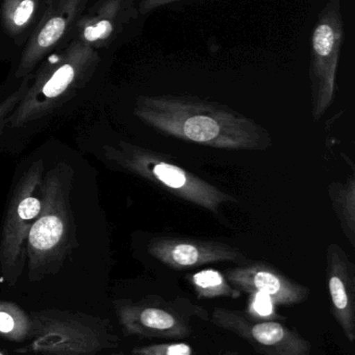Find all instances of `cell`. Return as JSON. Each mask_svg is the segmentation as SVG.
Returning a JSON list of instances; mask_svg holds the SVG:
<instances>
[{
	"mask_svg": "<svg viewBox=\"0 0 355 355\" xmlns=\"http://www.w3.org/2000/svg\"><path fill=\"white\" fill-rule=\"evenodd\" d=\"M133 114L154 130L197 145L231 151H263L268 131L241 112L195 96H140Z\"/></svg>",
	"mask_w": 355,
	"mask_h": 355,
	"instance_id": "1",
	"label": "cell"
},
{
	"mask_svg": "<svg viewBox=\"0 0 355 355\" xmlns=\"http://www.w3.org/2000/svg\"><path fill=\"white\" fill-rule=\"evenodd\" d=\"M74 171L65 162L48 171L42 183V207L27 238L26 258L31 281L53 275L74 245L70 208Z\"/></svg>",
	"mask_w": 355,
	"mask_h": 355,
	"instance_id": "2",
	"label": "cell"
},
{
	"mask_svg": "<svg viewBox=\"0 0 355 355\" xmlns=\"http://www.w3.org/2000/svg\"><path fill=\"white\" fill-rule=\"evenodd\" d=\"M98 62L96 49L79 40L73 41L60 56L42 67L8 124L20 128L52 114L87 85Z\"/></svg>",
	"mask_w": 355,
	"mask_h": 355,
	"instance_id": "3",
	"label": "cell"
},
{
	"mask_svg": "<svg viewBox=\"0 0 355 355\" xmlns=\"http://www.w3.org/2000/svg\"><path fill=\"white\" fill-rule=\"evenodd\" d=\"M31 342L16 350L20 354L98 355L117 347L118 336L110 321L73 311L31 313Z\"/></svg>",
	"mask_w": 355,
	"mask_h": 355,
	"instance_id": "4",
	"label": "cell"
},
{
	"mask_svg": "<svg viewBox=\"0 0 355 355\" xmlns=\"http://www.w3.org/2000/svg\"><path fill=\"white\" fill-rule=\"evenodd\" d=\"M104 155L108 162L121 170L160 186L176 198L206 209L213 214H218L223 205L237 202V198L231 194L152 150L119 141L115 146H104Z\"/></svg>",
	"mask_w": 355,
	"mask_h": 355,
	"instance_id": "5",
	"label": "cell"
},
{
	"mask_svg": "<svg viewBox=\"0 0 355 355\" xmlns=\"http://www.w3.org/2000/svg\"><path fill=\"white\" fill-rule=\"evenodd\" d=\"M42 160L23 173L13 190L0 236V271L4 281L14 286L22 275L26 260L27 238L41 211Z\"/></svg>",
	"mask_w": 355,
	"mask_h": 355,
	"instance_id": "6",
	"label": "cell"
},
{
	"mask_svg": "<svg viewBox=\"0 0 355 355\" xmlns=\"http://www.w3.org/2000/svg\"><path fill=\"white\" fill-rule=\"evenodd\" d=\"M343 41L341 1L329 0L317 19L311 44V98L315 122H318L333 104Z\"/></svg>",
	"mask_w": 355,
	"mask_h": 355,
	"instance_id": "7",
	"label": "cell"
},
{
	"mask_svg": "<svg viewBox=\"0 0 355 355\" xmlns=\"http://www.w3.org/2000/svg\"><path fill=\"white\" fill-rule=\"evenodd\" d=\"M119 324L127 336L149 339H185L192 335L191 313L181 306L158 296H147L138 302L119 300L114 302Z\"/></svg>",
	"mask_w": 355,
	"mask_h": 355,
	"instance_id": "8",
	"label": "cell"
},
{
	"mask_svg": "<svg viewBox=\"0 0 355 355\" xmlns=\"http://www.w3.org/2000/svg\"><path fill=\"white\" fill-rule=\"evenodd\" d=\"M208 320L235 334L261 355H310L312 345L298 331L274 320H256L241 311L217 308Z\"/></svg>",
	"mask_w": 355,
	"mask_h": 355,
	"instance_id": "9",
	"label": "cell"
},
{
	"mask_svg": "<svg viewBox=\"0 0 355 355\" xmlns=\"http://www.w3.org/2000/svg\"><path fill=\"white\" fill-rule=\"evenodd\" d=\"M87 0H48L47 8L21 55L16 78L31 74L35 67L75 26Z\"/></svg>",
	"mask_w": 355,
	"mask_h": 355,
	"instance_id": "10",
	"label": "cell"
},
{
	"mask_svg": "<svg viewBox=\"0 0 355 355\" xmlns=\"http://www.w3.org/2000/svg\"><path fill=\"white\" fill-rule=\"evenodd\" d=\"M148 254L176 270L195 268L212 263L245 262L241 250L215 240L158 236L150 240Z\"/></svg>",
	"mask_w": 355,
	"mask_h": 355,
	"instance_id": "11",
	"label": "cell"
},
{
	"mask_svg": "<svg viewBox=\"0 0 355 355\" xmlns=\"http://www.w3.org/2000/svg\"><path fill=\"white\" fill-rule=\"evenodd\" d=\"M225 277L240 292L263 294L276 306H295L310 297L308 287L296 283L264 262L241 263L239 266L229 269Z\"/></svg>",
	"mask_w": 355,
	"mask_h": 355,
	"instance_id": "12",
	"label": "cell"
},
{
	"mask_svg": "<svg viewBox=\"0 0 355 355\" xmlns=\"http://www.w3.org/2000/svg\"><path fill=\"white\" fill-rule=\"evenodd\" d=\"M139 0H100L75 24L77 39L94 49L104 47L137 24Z\"/></svg>",
	"mask_w": 355,
	"mask_h": 355,
	"instance_id": "13",
	"label": "cell"
},
{
	"mask_svg": "<svg viewBox=\"0 0 355 355\" xmlns=\"http://www.w3.org/2000/svg\"><path fill=\"white\" fill-rule=\"evenodd\" d=\"M327 277L331 313L346 339L355 340V267L345 250L331 243L327 250Z\"/></svg>",
	"mask_w": 355,
	"mask_h": 355,
	"instance_id": "14",
	"label": "cell"
},
{
	"mask_svg": "<svg viewBox=\"0 0 355 355\" xmlns=\"http://www.w3.org/2000/svg\"><path fill=\"white\" fill-rule=\"evenodd\" d=\"M329 198L337 213L342 230L350 244L355 243V181L350 177L344 183L329 185Z\"/></svg>",
	"mask_w": 355,
	"mask_h": 355,
	"instance_id": "15",
	"label": "cell"
},
{
	"mask_svg": "<svg viewBox=\"0 0 355 355\" xmlns=\"http://www.w3.org/2000/svg\"><path fill=\"white\" fill-rule=\"evenodd\" d=\"M31 315L20 306L0 300V338L8 342H23L31 335Z\"/></svg>",
	"mask_w": 355,
	"mask_h": 355,
	"instance_id": "16",
	"label": "cell"
},
{
	"mask_svg": "<svg viewBox=\"0 0 355 355\" xmlns=\"http://www.w3.org/2000/svg\"><path fill=\"white\" fill-rule=\"evenodd\" d=\"M190 283L199 300L233 298L237 300L241 292L233 288L225 275L214 269L198 271L190 277Z\"/></svg>",
	"mask_w": 355,
	"mask_h": 355,
	"instance_id": "17",
	"label": "cell"
},
{
	"mask_svg": "<svg viewBox=\"0 0 355 355\" xmlns=\"http://www.w3.org/2000/svg\"><path fill=\"white\" fill-rule=\"evenodd\" d=\"M40 0H4L1 19L4 28L10 35L22 33L35 19Z\"/></svg>",
	"mask_w": 355,
	"mask_h": 355,
	"instance_id": "18",
	"label": "cell"
},
{
	"mask_svg": "<svg viewBox=\"0 0 355 355\" xmlns=\"http://www.w3.org/2000/svg\"><path fill=\"white\" fill-rule=\"evenodd\" d=\"M247 312L246 315L256 320H273L279 319L276 313V306L270 298L261 293H249Z\"/></svg>",
	"mask_w": 355,
	"mask_h": 355,
	"instance_id": "19",
	"label": "cell"
},
{
	"mask_svg": "<svg viewBox=\"0 0 355 355\" xmlns=\"http://www.w3.org/2000/svg\"><path fill=\"white\" fill-rule=\"evenodd\" d=\"M131 355H193V347L183 342L151 344L133 348Z\"/></svg>",
	"mask_w": 355,
	"mask_h": 355,
	"instance_id": "20",
	"label": "cell"
},
{
	"mask_svg": "<svg viewBox=\"0 0 355 355\" xmlns=\"http://www.w3.org/2000/svg\"><path fill=\"white\" fill-rule=\"evenodd\" d=\"M31 78H33L31 74L24 77L20 87L14 93L8 96L3 101L0 102V133L3 131L4 127L8 125V118L18 105L19 102L22 99L23 96L26 93L27 89L31 85Z\"/></svg>",
	"mask_w": 355,
	"mask_h": 355,
	"instance_id": "21",
	"label": "cell"
},
{
	"mask_svg": "<svg viewBox=\"0 0 355 355\" xmlns=\"http://www.w3.org/2000/svg\"><path fill=\"white\" fill-rule=\"evenodd\" d=\"M185 1V0H139L138 8L141 16L146 17L154 10L158 8H167L171 4L176 3V2Z\"/></svg>",
	"mask_w": 355,
	"mask_h": 355,
	"instance_id": "22",
	"label": "cell"
},
{
	"mask_svg": "<svg viewBox=\"0 0 355 355\" xmlns=\"http://www.w3.org/2000/svg\"><path fill=\"white\" fill-rule=\"evenodd\" d=\"M215 355H241L238 354V352H219V354H216Z\"/></svg>",
	"mask_w": 355,
	"mask_h": 355,
	"instance_id": "23",
	"label": "cell"
},
{
	"mask_svg": "<svg viewBox=\"0 0 355 355\" xmlns=\"http://www.w3.org/2000/svg\"><path fill=\"white\" fill-rule=\"evenodd\" d=\"M0 355H8L6 354V352H3V350L0 349Z\"/></svg>",
	"mask_w": 355,
	"mask_h": 355,
	"instance_id": "24",
	"label": "cell"
},
{
	"mask_svg": "<svg viewBox=\"0 0 355 355\" xmlns=\"http://www.w3.org/2000/svg\"><path fill=\"white\" fill-rule=\"evenodd\" d=\"M112 355H126V354H122V352H118V354H114Z\"/></svg>",
	"mask_w": 355,
	"mask_h": 355,
	"instance_id": "25",
	"label": "cell"
}]
</instances>
